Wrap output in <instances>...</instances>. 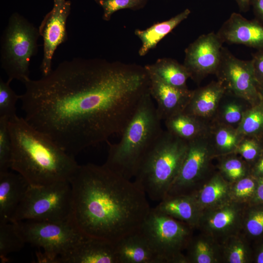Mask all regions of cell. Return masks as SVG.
I'll use <instances>...</instances> for the list:
<instances>
[{"label": "cell", "instance_id": "obj_1", "mask_svg": "<svg viewBox=\"0 0 263 263\" xmlns=\"http://www.w3.org/2000/svg\"><path fill=\"white\" fill-rule=\"evenodd\" d=\"M24 119L71 155L121 136L144 97V66L101 58L65 60L23 83Z\"/></svg>", "mask_w": 263, "mask_h": 263}, {"label": "cell", "instance_id": "obj_2", "mask_svg": "<svg viewBox=\"0 0 263 263\" xmlns=\"http://www.w3.org/2000/svg\"><path fill=\"white\" fill-rule=\"evenodd\" d=\"M69 182L71 221L87 237L114 244L139 231L151 208L134 182L105 164L78 165Z\"/></svg>", "mask_w": 263, "mask_h": 263}, {"label": "cell", "instance_id": "obj_3", "mask_svg": "<svg viewBox=\"0 0 263 263\" xmlns=\"http://www.w3.org/2000/svg\"><path fill=\"white\" fill-rule=\"evenodd\" d=\"M12 144L11 169L30 185L70 181L78 165L70 155L44 133L17 115L8 121Z\"/></svg>", "mask_w": 263, "mask_h": 263}, {"label": "cell", "instance_id": "obj_4", "mask_svg": "<svg viewBox=\"0 0 263 263\" xmlns=\"http://www.w3.org/2000/svg\"><path fill=\"white\" fill-rule=\"evenodd\" d=\"M153 100L150 94H147L124 131L120 141L114 144L109 143L104 164L128 179L134 178L142 160L164 131Z\"/></svg>", "mask_w": 263, "mask_h": 263}, {"label": "cell", "instance_id": "obj_5", "mask_svg": "<svg viewBox=\"0 0 263 263\" xmlns=\"http://www.w3.org/2000/svg\"><path fill=\"white\" fill-rule=\"evenodd\" d=\"M188 148V141L164 130L142 160L134 182L151 200L160 201L176 178Z\"/></svg>", "mask_w": 263, "mask_h": 263}, {"label": "cell", "instance_id": "obj_6", "mask_svg": "<svg viewBox=\"0 0 263 263\" xmlns=\"http://www.w3.org/2000/svg\"><path fill=\"white\" fill-rule=\"evenodd\" d=\"M40 36L37 28L18 13H13L0 39V65L10 82L30 79V60L38 53Z\"/></svg>", "mask_w": 263, "mask_h": 263}, {"label": "cell", "instance_id": "obj_7", "mask_svg": "<svg viewBox=\"0 0 263 263\" xmlns=\"http://www.w3.org/2000/svg\"><path fill=\"white\" fill-rule=\"evenodd\" d=\"M73 193L69 181L29 185L10 221H71Z\"/></svg>", "mask_w": 263, "mask_h": 263}, {"label": "cell", "instance_id": "obj_8", "mask_svg": "<svg viewBox=\"0 0 263 263\" xmlns=\"http://www.w3.org/2000/svg\"><path fill=\"white\" fill-rule=\"evenodd\" d=\"M14 222L25 243L41 250L37 253L41 263H55L85 236L71 221Z\"/></svg>", "mask_w": 263, "mask_h": 263}, {"label": "cell", "instance_id": "obj_9", "mask_svg": "<svg viewBox=\"0 0 263 263\" xmlns=\"http://www.w3.org/2000/svg\"><path fill=\"white\" fill-rule=\"evenodd\" d=\"M192 230L186 224L151 208L140 231L161 263H187L183 251L192 236Z\"/></svg>", "mask_w": 263, "mask_h": 263}, {"label": "cell", "instance_id": "obj_10", "mask_svg": "<svg viewBox=\"0 0 263 263\" xmlns=\"http://www.w3.org/2000/svg\"><path fill=\"white\" fill-rule=\"evenodd\" d=\"M215 75L226 93L243 98L251 105L262 100L251 59H239L223 47Z\"/></svg>", "mask_w": 263, "mask_h": 263}, {"label": "cell", "instance_id": "obj_11", "mask_svg": "<svg viewBox=\"0 0 263 263\" xmlns=\"http://www.w3.org/2000/svg\"><path fill=\"white\" fill-rule=\"evenodd\" d=\"M215 157L208 131L188 141V150L180 170L166 196L189 194L193 192L207 172L211 160Z\"/></svg>", "mask_w": 263, "mask_h": 263}, {"label": "cell", "instance_id": "obj_12", "mask_svg": "<svg viewBox=\"0 0 263 263\" xmlns=\"http://www.w3.org/2000/svg\"><path fill=\"white\" fill-rule=\"evenodd\" d=\"M223 43L217 33L210 32L199 36L186 48L183 64L190 78L198 82L209 75L215 74Z\"/></svg>", "mask_w": 263, "mask_h": 263}, {"label": "cell", "instance_id": "obj_13", "mask_svg": "<svg viewBox=\"0 0 263 263\" xmlns=\"http://www.w3.org/2000/svg\"><path fill=\"white\" fill-rule=\"evenodd\" d=\"M71 9L70 0H53L52 10L44 17L38 28L43 40V55L40 66L42 76L52 71V61L55 51L68 39L66 22Z\"/></svg>", "mask_w": 263, "mask_h": 263}, {"label": "cell", "instance_id": "obj_14", "mask_svg": "<svg viewBox=\"0 0 263 263\" xmlns=\"http://www.w3.org/2000/svg\"><path fill=\"white\" fill-rule=\"evenodd\" d=\"M244 210L243 204L228 200L202 211L197 228L221 244L240 233Z\"/></svg>", "mask_w": 263, "mask_h": 263}, {"label": "cell", "instance_id": "obj_15", "mask_svg": "<svg viewBox=\"0 0 263 263\" xmlns=\"http://www.w3.org/2000/svg\"><path fill=\"white\" fill-rule=\"evenodd\" d=\"M147 72L150 94L155 101L157 113L161 121L183 112L191 98L192 90L171 86L155 74Z\"/></svg>", "mask_w": 263, "mask_h": 263}, {"label": "cell", "instance_id": "obj_16", "mask_svg": "<svg viewBox=\"0 0 263 263\" xmlns=\"http://www.w3.org/2000/svg\"><path fill=\"white\" fill-rule=\"evenodd\" d=\"M217 33L223 43L263 50V25L256 19L248 20L239 13H232Z\"/></svg>", "mask_w": 263, "mask_h": 263}, {"label": "cell", "instance_id": "obj_17", "mask_svg": "<svg viewBox=\"0 0 263 263\" xmlns=\"http://www.w3.org/2000/svg\"><path fill=\"white\" fill-rule=\"evenodd\" d=\"M55 263H119L115 244L85 236Z\"/></svg>", "mask_w": 263, "mask_h": 263}, {"label": "cell", "instance_id": "obj_18", "mask_svg": "<svg viewBox=\"0 0 263 263\" xmlns=\"http://www.w3.org/2000/svg\"><path fill=\"white\" fill-rule=\"evenodd\" d=\"M225 90L218 81L192 90L191 98L183 112L210 124Z\"/></svg>", "mask_w": 263, "mask_h": 263}, {"label": "cell", "instance_id": "obj_19", "mask_svg": "<svg viewBox=\"0 0 263 263\" xmlns=\"http://www.w3.org/2000/svg\"><path fill=\"white\" fill-rule=\"evenodd\" d=\"M29 183L19 173L0 172V222L10 221L23 200Z\"/></svg>", "mask_w": 263, "mask_h": 263}, {"label": "cell", "instance_id": "obj_20", "mask_svg": "<svg viewBox=\"0 0 263 263\" xmlns=\"http://www.w3.org/2000/svg\"><path fill=\"white\" fill-rule=\"evenodd\" d=\"M119 263H161L139 230L115 244Z\"/></svg>", "mask_w": 263, "mask_h": 263}, {"label": "cell", "instance_id": "obj_21", "mask_svg": "<svg viewBox=\"0 0 263 263\" xmlns=\"http://www.w3.org/2000/svg\"><path fill=\"white\" fill-rule=\"evenodd\" d=\"M154 208L186 224L192 229L197 228L202 212L195 198L190 194L167 196Z\"/></svg>", "mask_w": 263, "mask_h": 263}, {"label": "cell", "instance_id": "obj_22", "mask_svg": "<svg viewBox=\"0 0 263 263\" xmlns=\"http://www.w3.org/2000/svg\"><path fill=\"white\" fill-rule=\"evenodd\" d=\"M190 14V10L187 8L169 19L154 23L145 30L136 29L134 34L142 43L138 51L139 55L143 56L154 48L161 39L187 19Z\"/></svg>", "mask_w": 263, "mask_h": 263}, {"label": "cell", "instance_id": "obj_23", "mask_svg": "<svg viewBox=\"0 0 263 263\" xmlns=\"http://www.w3.org/2000/svg\"><path fill=\"white\" fill-rule=\"evenodd\" d=\"M230 184L219 172L213 175L202 188L194 190L190 194L203 211L230 200Z\"/></svg>", "mask_w": 263, "mask_h": 263}, {"label": "cell", "instance_id": "obj_24", "mask_svg": "<svg viewBox=\"0 0 263 263\" xmlns=\"http://www.w3.org/2000/svg\"><path fill=\"white\" fill-rule=\"evenodd\" d=\"M186 249L187 263L222 262L221 244L202 232L196 237L192 236Z\"/></svg>", "mask_w": 263, "mask_h": 263}, {"label": "cell", "instance_id": "obj_25", "mask_svg": "<svg viewBox=\"0 0 263 263\" xmlns=\"http://www.w3.org/2000/svg\"><path fill=\"white\" fill-rule=\"evenodd\" d=\"M164 122L166 130L187 141L206 133L210 125L183 112L169 117Z\"/></svg>", "mask_w": 263, "mask_h": 263}, {"label": "cell", "instance_id": "obj_26", "mask_svg": "<svg viewBox=\"0 0 263 263\" xmlns=\"http://www.w3.org/2000/svg\"><path fill=\"white\" fill-rule=\"evenodd\" d=\"M146 69L158 76L166 83L180 88H188L187 81L190 77L184 64L171 58L158 59L154 63L144 66Z\"/></svg>", "mask_w": 263, "mask_h": 263}, {"label": "cell", "instance_id": "obj_27", "mask_svg": "<svg viewBox=\"0 0 263 263\" xmlns=\"http://www.w3.org/2000/svg\"><path fill=\"white\" fill-rule=\"evenodd\" d=\"M208 134L216 157L235 153L243 138L237 129L215 122L210 125Z\"/></svg>", "mask_w": 263, "mask_h": 263}, {"label": "cell", "instance_id": "obj_28", "mask_svg": "<svg viewBox=\"0 0 263 263\" xmlns=\"http://www.w3.org/2000/svg\"><path fill=\"white\" fill-rule=\"evenodd\" d=\"M251 106L245 99L225 92L219 103L213 122L237 129L244 113Z\"/></svg>", "mask_w": 263, "mask_h": 263}, {"label": "cell", "instance_id": "obj_29", "mask_svg": "<svg viewBox=\"0 0 263 263\" xmlns=\"http://www.w3.org/2000/svg\"><path fill=\"white\" fill-rule=\"evenodd\" d=\"M25 244L15 223L0 222V258L1 263L7 261L11 253L19 251Z\"/></svg>", "mask_w": 263, "mask_h": 263}, {"label": "cell", "instance_id": "obj_30", "mask_svg": "<svg viewBox=\"0 0 263 263\" xmlns=\"http://www.w3.org/2000/svg\"><path fill=\"white\" fill-rule=\"evenodd\" d=\"M237 130L243 137L260 139L263 134V100L246 111Z\"/></svg>", "mask_w": 263, "mask_h": 263}, {"label": "cell", "instance_id": "obj_31", "mask_svg": "<svg viewBox=\"0 0 263 263\" xmlns=\"http://www.w3.org/2000/svg\"><path fill=\"white\" fill-rule=\"evenodd\" d=\"M242 234L228 237L221 243L222 262L246 263L248 261V249Z\"/></svg>", "mask_w": 263, "mask_h": 263}, {"label": "cell", "instance_id": "obj_32", "mask_svg": "<svg viewBox=\"0 0 263 263\" xmlns=\"http://www.w3.org/2000/svg\"><path fill=\"white\" fill-rule=\"evenodd\" d=\"M10 83L0 78V118L8 120L17 115L16 103L20 99V95L11 88Z\"/></svg>", "mask_w": 263, "mask_h": 263}, {"label": "cell", "instance_id": "obj_33", "mask_svg": "<svg viewBox=\"0 0 263 263\" xmlns=\"http://www.w3.org/2000/svg\"><path fill=\"white\" fill-rule=\"evenodd\" d=\"M234 153L227 155L221 162L220 173L230 183H234L247 176V169L244 161Z\"/></svg>", "mask_w": 263, "mask_h": 263}, {"label": "cell", "instance_id": "obj_34", "mask_svg": "<svg viewBox=\"0 0 263 263\" xmlns=\"http://www.w3.org/2000/svg\"><path fill=\"white\" fill-rule=\"evenodd\" d=\"M103 9L102 19L108 21L113 14L125 9L138 10L143 8L149 0H94Z\"/></svg>", "mask_w": 263, "mask_h": 263}, {"label": "cell", "instance_id": "obj_35", "mask_svg": "<svg viewBox=\"0 0 263 263\" xmlns=\"http://www.w3.org/2000/svg\"><path fill=\"white\" fill-rule=\"evenodd\" d=\"M257 185V181L256 183L254 179L247 176L231 183L230 199L244 204L255 195Z\"/></svg>", "mask_w": 263, "mask_h": 263}, {"label": "cell", "instance_id": "obj_36", "mask_svg": "<svg viewBox=\"0 0 263 263\" xmlns=\"http://www.w3.org/2000/svg\"><path fill=\"white\" fill-rule=\"evenodd\" d=\"M8 121L0 118V172L11 169L12 144Z\"/></svg>", "mask_w": 263, "mask_h": 263}, {"label": "cell", "instance_id": "obj_37", "mask_svg": "<svg viewBox=\"0 0 263 263\" xmlns=\"http://www.w3.org/2000/svg\"><path fill=\"white\" fill-rule=\"evenodd\" d=\"M248 210L247 212L244 210L241 232L244 230L253 237L262 235L263 234V209Z\"/></svg>", "mask_w": 263, "mask_h": 263}, {"label": "cell", "instance_id": "obj_38", "mask_svg": "<svg viewBox=\"0 0 263 263\" xmlns=\"http://www.w3.org/2000/svg\"><path fill=\"white\" fill-rule=\"evenodd\" d=\"M262 142L256 138L243 137L236 150V154H240L246 161L254 160L263 150Z\"/></svg>", "mask_w": 263, "mask_h": 263}, {"label": "cell", "instance_id": "obj_39", "mask_svg": "<svg viewBox=\"0 0 263 263\" xmlns=\"http://www.w3.org/2000/svg\"><path fill=\"white\" fill-rule=\"evenodd\" d=\"M251 60L258 85L263 83V50L253 54Z\"/></svg>", "mask_w": 263, "mask_h": 263}, {"label": "cell", "instance_id": "obj_40", "mask_svg": "<svg viewBox=\"0 0 263 263\" xmlns=\"http://www.w3.org/2000/svg\"><path fill=\"white\" fill-rule=\"evenodd\" d=\"M252 6L256 19L263 23V0H254Z\"/></svg>", "mask_w": 263, "mask_h": 263}, {"label": "cell", "instance_id": "obj_41", "mask_svg": "<svg viewBox=\"0 0 263 263\" xmlns=\"http://www.w3.org/2000/svg\"><path fill=\"white\" fill-rule=\"evenodd\" d=\"M255 194L256 200L263 203V177L259 178Z\"/></svg>", "mask_w": 263, "mask_h": 263}, {"label": "cell", "instance_id": "obj_42", "mask_svg": "<svg viewBox=\"0 0 263 263\" xmlns=\"http://www.w3.org/2000/svg\"><path fill=\"white\" fill-rule=\"evenodd\" d=\"M254 0H235L237 2L240 11L246 12L252 5Z\"/></svg>", "mask_w": 263, "mask_h": 263}, {"label": "cell", "instance_id": "obj_43", "mask_svg": "<svg viewBox=\"0 0 263 263\" xmlns=\"http://www.w3.org/2000/svg\"><path fill=\"white\" fill-rule=\"evenodd\" d=\"M254 172L259 178L263 177V153L256 164Z\"/></svg>", "mask_w": 263, "mask_h": 263}, {"label": "cell", "instance_id": "obj_44", "mask_svg": "<svg viewBox=\"0 0 263 263\" xmlns=\"http://www.w3.org/2000/svg\"><path fill=\"white\" fill-rule=\"evenodd\" d=\"M256 261L258 263H263V248L258 253Z\"/></svg>", "mask_w": 263, "mask_h": 263}, {"label": "cell", "instance_id": "obj_45", "mask_svg": "<svg viewBox=\"0 0 263 263\" xmlns=\"http://www.w3.org/2000/svg\"><path fill=\"white\" fill-rule=\"evenodd\" d=\"M259 90L262 97V100H263V83L258 85Z\"/></svg>", "mask_w": 263, "mask_h": 263}, {"label": "cell", "instance_id": "obj_46", "mask_svg": "<svg viewBox=\"0 0 263 263\" xmlns=\"http://www.w3.org/2000/svg\"><path fill=\"white\" fill-rule=\"evenodd\" d=\"M259 140H262L263 141H261V142H262V143H263V134L262 136L261 137V138H260Z\"/></svg>", "mask_w": 263, "mask_h": 263}]
</instances>
